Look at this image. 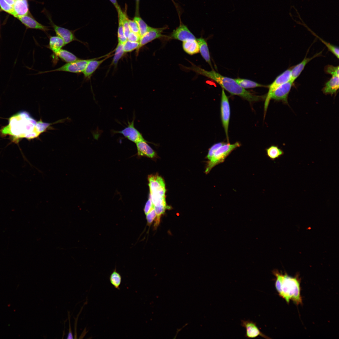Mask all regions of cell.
I'll use <instances>...</instances> for the list:
<instances>
[{
	"mask_svg": "<svg viewBox=\"0 0 339 339\" xmlns=\"http://www.w3.org/2000/svg\"><path fill=\"white\" fill-rule=\"evenodd\" d=\"M8 125L0 130L3 136H10L13 142L18 143L22 138L31 139L38 137L49 126L41 121L36 122L30 114L21 111L11 116Z\"/></svg>",
	"mask_w": 339,
	"mask_h": 339,
	"instance_id": "6da1fadb",
	"label": "cell"
},
{
	"mask_svg": "<svg viewBox=\"0 0 339 339\" xmlns=\"http://www.w3.org/2000/svg\"><path fill=\"white\" fill-rule=\"evenodd\" d=\"M272 272L276 277L275 286L279 296L284 299L287 303H289L291 300L297 305L302 304L299 276L297 275L292 277L286 273L283 274L276 269L273 270Z\"/></svg>",
	"mask_w": 339,
	"mask_h": 339,
	"instance_id": "7a4b0ae2",
	"label": "cell"
},
{
	"mask_svg": "<svg viewBox=\"0 0 339 339\" xmlns=\"http://www.w3.org/2000/svg\"><path fill=\"white\" fill-rule=\"evenodd\" d=\"M190 69L213 80L232 95L239 96L249 102L257 101L262 98L261 96L253 94L242 88L234 79L224 76L213 70L207 71L196 66H193Z\"/></svg>",
	"mask_w": 339,
	"mask_h": 339,
	"instance_id": "3957f363",
	"label": "cell"
},
{
	"mask_svg": "<svg viewBox=\"0 0 339 339\" xmlns=\"http://www.w3.org/2000/svg\"><path fill=\"white\" fill-rule=\"evenodd\" d=\"M239 142L234 144L225 143L220 147L215 152L211 159L207 162L205 173L207 174L215 166L224 162L229 154L236 148L239 147Z\"/></svg>",
	"mask_w": 339,
	"mask_h": 339,
	"instance_id": "277c9868",
	"label": "cell"
},
{
	"mask_svg": "<svg viewBox=\"0 0 339 339\" xmlns=\"http://www.w3.org/2000/svg\"><path fill=\"white\" fill-rule=\"evenodd\" d=\"M91 59H80L74 62L67 63L61 67L53 70L40 72L37 74L58 71L77 73H82Z\"/></svg>",
	"mask_w": 339,
	"mask_h": 339,
	"instance_id": "5b68a950",
	"label": "cell"
},
{
	"mask_svg": "<svg viewBox=\"0 0 339 339\" xmlns=\"http://www.w3.org/2000/svg\"><path fill=\"white\" fill-rule=\"evenodd\" d=\"M148 179L150 196L152 197H165V185L162 178L156 175H151L148 176Z\"/></svg>",
	"mask_w": 339,
	"mask_h": 339,
	"instance_id": "8992f818",
	"label": "cell"
},
{
	"mask_svg": "<svg viewBox=\"0 0 339 339\" xmlns=\"http://www.w3.org/2000/svg\"><path fill=\"white\" fill-rule=\"evenodd\" d=\"M44 13L49 20V24L53 28L57 36L60 37L63 40L65 45L74 41L82 42L75 36L74 33L76 30H70L55 24L52 21L50 14L46 12L45 10H44Z\"/></svg>",
	"mask_w": 339,
	"mask_h": 339,
	"instance_id": "52a82bcc",
	"label": "cell"
},
{
	"mask_svg": "<svg viewBox=\"0 0 339 339\" xmlns=\"http://www.w3.org/2000/svg\"><path fill=\"white\" fill-rule=\"evenodd\" d=\"M291 80V70L288 69L279 75L273 82L268 86L269 90L264 103V113L266 112L270 101V96L273 91L277 87Z\"/></svg>",
	"mask_w": 339,
	"mask_h": 339,
	"instance_id": "ba28073f",
	"label": "cell"
},
{
	"mask_svg": "<svg viewBox=\"0 0 339 339\" xmlns=\"http://www.w3.org/2000/svg\"><path fill=\"white\" fill-rule=\"evenodd\" d=\"M135 119L134 115L132 120L131 122L128 121L126 127L121 131H114L113 133L121 134L125 138L135 143L140 141H146L142 134L135 127Z\"/></svg>",
	"mask_w": 339,
	"mask_h": 339,
	"instance_id": "9c48e42d",
	"label": "cell"
},
{
	"mask_svg": "<svg viewBox=\"0 0 339 339\" xmlns=\"http://www.w3.org/2000/svg\"><path fill=\"white\" fill-rule=\"evenodd\" d=\"M221 114L222 121L228 142H229L228 128L230 116V108L228 97L223 89L222 91Z\"/></svg>",
	"mask_w": 339,
	"mask_h": 339,
	"instance_id": "30bf717a",
	"label": "cell"
},
{
	"mask_svg": "<svg viewBox=\"0 0 339 339\" xmlns=\"http://www.w3.org/2000/svg\"><path fill=\"white\" fill-rule=\"evenodd\" d=\"M293 82L290 80L281 85L272 93L270 99L281 101L283 103L288 104V99Z\"/></svg>",
	"mask_w": 339,
	"mask_h": 339,
	"instance_id": "8fae6325",
	"label": "cell"
},
{
	"mask_svg": "<svg viewBox=\"0 0 339 339\" xmlns=\"http://www.w3.org/2000/svg\"><path fill=\"white\" fill-rule=\"evenodd\" d=\"M166 28H154L150 27L148 30L141 37L139 46L136 50V53L138 54L141 48L145 45L154 40L163 37L162 33Z\"/></svg>",
	"mask_w": 339,
	"mask_h": 339,
	"instance_id": "7c38bea8",
	"label": "cell"
},
{
	"mask_svg": "<svg viewBox=\"0 0 339 339\" xmlns=\"http://www.w3.org/2000/svg\"><path fill=\"white\" fill-rule=\"evenodd\" d=\"M25 26L27 29H34L41 30L46 33L50 29L49 27L44 25L36 20L30 13L16 17Z\"/></svg>",
	"mask_w": 339,
	"mask_h": 339,
	"instance_id": "4fadbf2b",
	"label": "cell"
},
{
	"mask_svg": "<svg viewBox=\"0 0 339 339\" xmlns=\"http://www.w3.org/2000/svg\"><path fill=\"white\" fill-rule=\"evenodd\" d=\"M241 326L246 330L245 336L247 338H255L260 336L266 339L270 338L263 333L256 326V322L249 320H241Z\"/></svg>",
	"mask_w": 339,
	"mask_h": 339,
	"instance_id": "5bb4252c",
	"label": "cell"
},
{
	"mask_svg": "<svg viewBox=\"0 0 339 339\" xmlns=\"http://www.w3.org/2000/svg\"><path fill=\"white\" fill-rule=\"evenodd\" d=\"M170 38L184 41L189 40H195V37L187 27L180 22L179 26L173 30Z\"/></svg>",
	"mask_w": 339,
	"mask_h": 339,
	"instance_id": "9a60e30c",
	"label": "cell"
},
{
	"mask_svg": "<svg viewBox=\"0 0 339 339\" xmlns=\"http://www.w3.org/2000/svg\"><path fill=\"white\" fill-rule=\"evenodd\" d=\"M110 54L111 53H109L99 57L92 59L82 72L84 78L87 79H90L100 66L111 56Z\"/></svg>",
	"mask_w": 339,
	"mask_h": 339,
	"instance_id": "2e32d148",
	"label": "cell"
},
{
	"mask_svg": "<svg viewBox=\"0 0 339 339\" xmlns=\"http://www.w3.org/2000/svg\"><path fill=\"white\" fill-rule=\"evenodd\" d=\"M136 144L138 156H146L152 158L156 156L155 152L148 144L146 140L140 141Z\"/></svg>",
	"mask_w": 339,
	"mask_h": 339,
	"instance_id": "e0dca14e",
	"label": "cell"
},
{
	"mask_svg": "<svg viewBox=\"0 0 339 339\" xmlns=\"http://www.w3.org/2000/svg\"><path fill=\"white\" fill-rule=\"evenodd\" d=\"M321 53L320 52L317 53L311 57H305L301 62L294 66L292 69H291V80L294 82L296 79L300 75L307 63L314 58L318 56Z\"/></svg>",
	"mask_w": 339,
	"mask_h": 339,
	"instance_id": "ac0fdd59",
	"label": "cell"
},
{
	"mask_svg": "<svg viewBox=\"0 0 339 339\" xmlns=\"http://www.w3.org/2000/svg\"><path fill=\"white\" fill-rule=\"evenodd\" d=\"M13 7V16L16 18L30 13L27 0H17L15 1Z\"/></svg>",
	"mask_w": 339,
	"mask_h": 339,
	"instance_id": "d6986e66",
	"label": "cell"
},
{
	"mask_svg": "<svg viewBox=\"0 0 339 339\" xmlns=\"http://www.w3.org/2000/svg\"><path fill=\"white\" fill-rule=\"evenodd\" d=\"M339 76H332L322 89L323 93L331 95L336 94L339 89Z\"/></svg>",
	"mask_w": 339,
	"mask_h": 339,
	"instance_id": "ffe728a7",
	"label": "cell"
},
{
	"mask_svg": "<svg viewBox=\"0 0 339 339\" xmlns=\"http://www.w3.org/2000/svg\"><path fill=\"white\" fill-rule=\"evenodd\" d=\"M65 45L63 40L60 37L58 36L50 37L48 48H49L55 55Z\"/></svg>",
	"mask_w": 339,
	"mask_h": 339,
	"instance_id": "44dd1931",
	"label": "cell"
},
{
	"mask_svg": "<svg viewBox=\"0 0 339 339\" xmlns=\"http://www.w3.org/2000/svg\"><path fill=\"white\" fill-rule=\"evenodd\" d=\"M196 40L198 45L199 51L202 56L210 66H212L209 50L206 41L202 38L196 39Z\"/></svg>",
	"mask_w": 339,
	"mask_h": 339,
	"instance_id": "7402d4cb",
	"label": "cell"
},
{
	"mask_svg": "<svg viewBox=\"0 0 339 339\" xmlns=\"http://www.w3.org/2000/svg\"><path fill=\"white\" fill-rule=\"evenodd\" d=\"M182 47L185 52L190 55L197 53L199 52V46L196 39L183 41Z\"/></svg>",
	"mask_w": 339,
	"mask_h": 339,
	"instance_id": "603a6c76",
	"label": "cell"
},
{
	"mask_svg": "<svg viewBox=\"0 0 339 339\" xmlns=\"http://www.w3.org/2000/svg\"><path fill=\"white\" fill-rule=\"evenodd\" d=\"M266 155L271 160L274 161L284 154L283 150L277 146L272 145L266 149Z\"/></svg>",
	"mask_w": 339,
	"mask_h": 339,
	"instance_id": "cb8c5ba5",
	"label": "cell"
},
{
	"mask_svg": "<svg viewBox=\"0 0 339 339\" xmlns=\"http://www.w3.org/2000/svg\"><path fill=\"white\" fill-rule=\"evenodd\" d=\"M56 56L66 63L74 62L80 59L72 52L62 49L58 51Z\"/></svg>",
	"mask_w": 339,
	"mask_h": 339,
	"instance_id": "d4e9b609",
	"label": "cell"
},
{
	"mask_svg": "<svg viewBox=\"0 0 339 339\" xmlns=\"http://www.w3.org/2000/svg\"><path fill=\"white\" fill-rule=\"evenodd\" d=\"M234 79L240 86L244 89L252 88L264 86V85L247 79L241 78Z\"/></svg>",
	"mask_w": 339,
	"mask_h": 339,
	"instance_id": "484cf974",
	"label": "cell"
},
{
	"mask_svg": "<svg viewBox=\"0 0 339 339\" xmlns=\"http://www.w3.org/2000/svg\"><path fill=\"white\" fill-rule=\"evenodd\" d=\"M167 206H154V209L156 214V217L154 220L155 222L154 224V229H156L159 225L160 221L161 216L164 213L166 209L170 208Z\"/></svg>",
	"mask_w": 339,
	"mask_h": 339,
	"instance_id": "4316f807",
	"label": "cell"
},
{
	"mask_svg": "<svg viewBox=\"0 0 339 339\" xmlns=\"http://www.w3.org/2000/svg\"><path fill=\"white\" fill-rule=\"evenodd\" d=\"M109 280L111 284L116 288L120 289V286L121 282V277L115 269L110 274Z\"/></svg>",
	"mask_w": 339,
	"mask_h": 339,
	"instance_id": "83f0119b",
	"label": "cell"
},
{
	"mask_svg": "<svg viewBox=\"0 0 339 339\" xmlns=\"http://www.w3.org/2000/svg\"><path fill=\"white\" fill-rule=\"evenodd\" d=\"M125 53L123 48V44L118 43L115 49L112 64L115 66H116L118 61L122 57Z\"/></svg>",
	"mask_w": 339,
	"mask_h": 339,
	"instance_id": "f1b7e54d",
	"label": "cell"
},
{
	"mask_svg": "<svg viewBox=\"0 0 339 339\" xmlns=\"http://www.w3.org/2000/svg\"><path fill=\"white\" fill-rule=\"evenodd\" d=\"M134 20L136 22L138 25L140 35L141 37L148 30L150 27L148 26L141 18L139 17H135L134 19Z\"/></svg>",
	"mask_w": 339,
	"mask_h": 339,
	"instance_id": "f546056e",
	"label": "cell"
},
{
	"mask_svg": "<svg viewBox=\"0 0 339 339\" xmlns=\"http://www.w3.org/2000/svg\"><path fill=\"white\" fill-rule=\"evenodd\" d=\"M118 19L119 24L117 31L118 43L123 44L127 40V39L124 34L121 19L119 16Z\"/></svg>",
	"mask_w": 339,
	"mask_h": 339,
	"instance_id": "4dcf8cb0",
	"label": "cell"
},
{
	"mask_svg": "<svg viewBox=\"0 0 339 339\" xmlns=\"http://www.w3.org/2000/svg\"><path fill=\"white\" fill-rule=\"evenodd\" d=\"M139 42H132L127 40L123 44V48L125 53L132 52L137 49L139 46Z\"/></svg>",
	"mask_w": 339,
	"mask_h": 339,
	"instance_id": "1f68e13d",
	"label": "cell"
},
{
	"mask_svg": "<svg viewBox=\"0 0 339 339\" xmlns=\"http://www.w3.org/2000/svg\"><path fill=\"white\" fill-rule=\"evenodd\" d=\"M325 71L328 74L332 75V76H339V67L338 66H334L331 65H328L325 67Z\"/></svg>",
	"mask_w": 339,
	"mask_h": 339,
	"instance_id": "d6a6232c",
	"label": "cell"
},
{
	"mask_svg": "<svg viewBox=\"0 0 339 339\" xmlns=\"http://www.w3.org/2000/svg\"><path fill=\"white\" fill-rule=\"evenodd\" d=\"M0 7L2 10L13 16V6L8 4L4 0H0Z\"/></svg>",
	"mask_w": 339,
	"mask_h": 339,
	"instance_id": "836d02e7",
	"label": "cell"
},
{
	"mask_svg": "<svg viewBox=\"0 0 339 339\" xmlns=\"http://www.w3.org/2000/svg\"><path fill=\"white\" fill-rule=\"evenodd\" d=\"M225 143L223 142H220L215 143L209 149L206 158L209 160H210L216 151L221 146L224 144Z\"/></svg>",
	"mask_w": 339,
	"mask_h": 339,
	"instance_id": "e575fe53",
	"label": "cell"
},
{
	"mask_svg": "<svg viewBox=\"0 0 339 339\" xmlns=\"http://www.w3.org/2000/svg\"><path fill=\"white\" fill-rule=\"evenodd\" d=\"M146 215L147 224L148 226H150L152 224L153 221L155 220L156 216V213L154 208Z\"/></svg>",
	"mask_w": 339,
	"mask_h": 339,
	"instance_id": "d590c367",
	"label": "cell"
},
{
	"mask_svg": "<svg viewBox=\"0 0 339 339\" xmlns=\"http://www.w3.org/2000/svg\"><path fill=\"white\" fill-rule=\"evenodd\" d=\"M128 23L131 31L140 35L139 28L136 22L134 20L128 19Z\"/></svg>",
	"mask_w": 339,
	"mask_h": 339,
	"instance_id": "8d00e7d4",
	"label": "cell"
},
{
	"mask_svg": "<svg viewBox=\"0 0 339 339\" xmlns=\"http://www.w3.org/2000/svg\"><path fill=\"white\" fill-rule=\"evenodd\" d=\"M141 38L139 35L131 31L127 37V40L134 42H139Z\"/></svg>",
	"mask_w": 339,
	"mask_h": 339,
	"instance_id": "74e56055",
	"label": "cell"
},
{
	"mask_svg": "<svg viewBox=\"0 0 339 339\" xmlns=\"http://www.w3.org/2000/svg\"><path fill=\"white\" fill-rule=\"evenodd\" d=\"M154 208V206L152 202L151 198L149 196L148 200L147 201L145 205L144 211L146 215L149 213Z\"/></svg>",
	"mask_w": 339,
	"mask_h": 339,
	"instance_id": "f35d334b",
	"label": "cell"
},
{
	"mask_svg": "<svg viewBox=\"0 0 339 339\" xmlns=\"http://www.w3.org/2000/svg\"><path fill=\"white\" fill-rule=\"evenodd\" d=\"M68 317L69 321V329L68 334L67 336V339H73L74 338L73 333L72 331L71 321H70V312L68 311Z\"/></svg>",
	"mask_w": 339,
	"mask_h": 339,
	"instance_id": "ab89813d",
	"label": "cell"
},
{
	"mask_svg": "<svg viewBox=\"0 0 339 339\" xmlns=\"http://www.w3.org/2000/svg\"><path fill=\"white\" fill-rule=\"evenodd\" d=\"M114 5L115 7L116 8L117 10L120 8V6H119L116 0H109Z\"/></svg>",
	"mask_w": 339,
	"mask_h": 339,
	"instance_id": "60d3db41",
	"label": "cell"
},
{
	"mask_svg": "<svg viewBox=\"0 0 339 339\" xmlns=\"http://www.w3.org/2000/svg\"><path fill=\"white\" fill-rule=\"evenodd\" d=\"M8 4L13 6L14 3L15 1L14 0H4Z\"/></svg>",
	"mask_w": 339,
	"mask_h": 339,
	"instance_id": "b9f144b4",
	"label": "cell"
},
{
	"mask_svg": "<svg viewBox=\"0 0 339 339\" xmlns=\"http://www.w3.org/2000/svg\"><path fill=\"white\" fill-rule=\"evenodd\" d=\"M14 0L15 1H16V0Z\"/></svg>",
	"mask_w": 339,
	"mask_h": 339,
	"instance_id": "7bdbcfd3",
	"label": "cell"
},
{
	"mask_svg": "<svg viewBox=\"0 0 339 339\" xmlns=\"http://www.w3.org/2000/svg\"><path fill=\"white\" fill-rule=\"evenodd\" d=\"M137 0V1H138V0Z\"/></svg>",
	"mask_w": 339,
	"mask_h": 339,
	"instance_id": "ee69618b",
	"label": "cell"
}]
</instances>
